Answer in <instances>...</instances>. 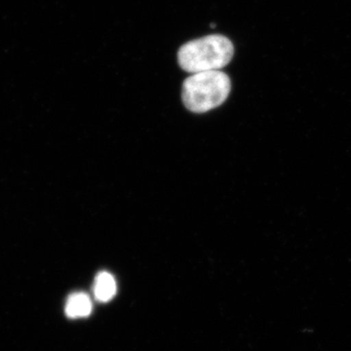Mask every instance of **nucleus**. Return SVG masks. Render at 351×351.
<instances>
[{"label":"nucleus","instance_id":"nucleus-1","mask_svg":"<svg viewBox=\"0 0 351 351\" xmlns=\"http://www.w3.org/2000/svg\"><path fill=\"white\" fill-rule=\"evenodd\" d=\"M234 53L230 39L219 34L204 36L182 45L178 61L184 71L191 73L219 71L232 61Z\"/></svg>","mask_w":351,"mask_h":351},{"label":"nucleus","instance_id":"nucleus-2","mask_svg":"<svg viewBox=\"0 0 351 351\" xmlns=\"http://www.w3.org/2000/svg\"><path fill=\"white\" fill-rule=\"evenodd\" d=\"M230 89L232 82L223 71L193 73L182 84V101L191 112H209L226 100Z\"/></svg>","mask_w":351,"mask_h":351},{"label":"nucleus","instance_id":"nucleus-3","mask_svg":"<svg viewBox=\"0 0 351 351\" xmlns=\"http://www.w3.org/2000/svg\"><path fill=\"white\" fill-rule=\"evenodd\" d=\"M93 306L89 295L83 292L73 293L66 302V315L71 319L87 317L92 313Z\"/></svg>","mask_w":351,"mask_h":351},{"label":"nucleus","instance_id":"nucleus-4","mask_svg":"<svg viewBox=\"0 0 351 351\" xmlns=\"http://www.w3.org/2000/svg\"><path fill=\"white\" fill-rule=\"evenodd\" d=\"M94 297L100 302H108L114 298L117 292V281L108 271L97 274L93 286Z\"/></svg>","mask_w":351,"mask_h":351}]
</instances>
